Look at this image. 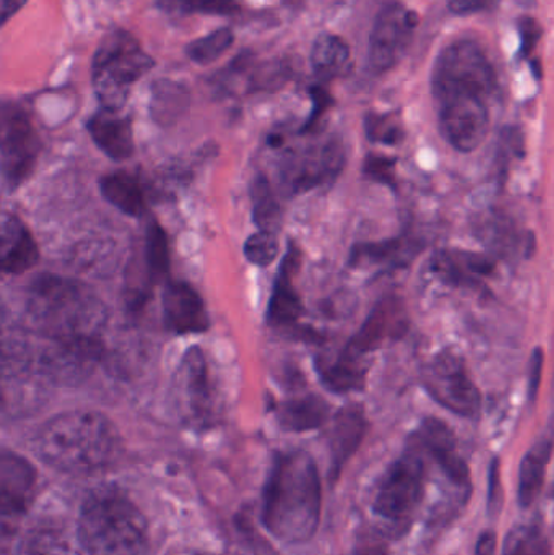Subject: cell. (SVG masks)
I'll list each match as a JSON object with an SVG mask.
<instances>
[{
	"instance_id": "43",
	"label": "cell",
	"mask_w": 554,
	"mask_h": 555,
	"mask_svg": "<svg viewBox=\"0 0 554 555\" xmlns=\"http://www.w3.org/2000/svg\"><path fill=\"white\" fill-rule=\"evenodd\" d=\"M519 31L520 42H523V44H520V55L527 57V55L536 49L540 38H542V28H540L537 20L526 16V18H520Z\"/></svg>"
},
{
	"instance_id": "40",
	"label": "cell",
	"mask_w": 554,
	"mask_h": 555,
	"mask_svg": "<svg viewBox=\"0 0 554 555\" xmlns=\"http://www.w3.org/2000/svg\"><path fill=\"white\" fill-rule=\"evenodd\" d=\"M397 159L392 156L370 153L364 159L363 172L370 181L396 188Z\"/></svg>"
},
{
	"instance_id": "18",
	"label": "cell",
	"mask_w": 554,
	"mask_h": 555,
	"mask_svg": "<svg viewBox=\"0 0 554 555\" xmlns=\"http://www.w3.org/2000/svg\"><path fill=\"white\" fill-rule=\"evenodd\" d=\"M368 424L363 406L358 403L345 404L335 413L328 434V450H331V481H337L345 465L357 453L366 437Z\"/></svg>"
},
{
	"instance_id": "16",
	"label": "cell",
	"mask_w": 554,
	"mask_h": 555,
	"mask_svg": "<svg viewBox=\"0 0 554 555\" xmlns=\"http://www.w3.org/2000/svg\"><path fill=\"white\" fill-rule=\"evenodd\" d=\"M299 267H301V250L293 241H289L288 250L276 273L269 306H267V323L273 328L296 325L305 313L301 297L295 287V276Z\"/></svg>"
},
{
	"instance_id": "38",
	"label": "cell",
	"mask_w": 554,
	"mask_h": 555,
	"mask_svg": "<svg viewBox=\"0 0 554 555\" xmlns=\"http://www.w3.org/2000/svg\"><path fill=\"white\" fill-rule=\"evenodd\" d=\"M146 262L153 280H162L169 273V244L165 231L152 223L146 233Z\"/></svg>"
},
{
	"instance_id": "21",
	"label": "cell",
	"mask_w": 554,
	"mask_h": 555,
	"mask_svg": "<svg viewBox=\"0 0 554 555\" xmlns=\"http://www.w3.org/2000/svg\"><path fill=\"white\" fill-rule=\"evenodd\" d=\"M38 257V247L25 224L12 215H0V272H26Z\"/></svg>"
},
{
	"instance_id": "8",
	"label": "cell",
	"mask_w": 554,
	"mask_h": 555,
	"mask_svg": "<svg viewBox=\"0 0 554 555\" xmlns=\"http://www.w3.org/2000/svg\"><path fill=\"white\" fill-rule=\"evenodd\" d=\"M423 387L436 403L458 416L477 417L480 413V390L458 349L446 348L435 356L423 371Z\"/></svg>"
},
{
	"instance_id": "35",
	"label": "cell",
	"mask_w": 554,
	"mask_h": 555,
	"mask_svg": "<svg viewBox=\"0 0 554 555\" xmlns=\"http://www.w3.org/2000/svg\"><path fill=\"white\" fill-rule=\"evenodd\" d=\"M364 130L368 140L379 145L397 146L405 139V129L396 114H368Z\"/></svg>"
},
{
	"instance_id": "4",
	"label": "cell",
	"mask_w": 554,
	"mask_h": 555,
	"mask_svg": "<svg viewBox=\"0 0 554 555\" xmlns=\"http://www.w3.org/2000/svg\"><path fill=\"white\" fill-rule=\"evenodd\" d=\"M77 531L88 555H143L149 547L145 517L116 488L96 489L88 495Z\"/></svg>"
},
{
	"instance_id": "3",
	"label": "cell",
	"mask_w": 554,
	"mask_h": 555,
	"mask_svg": "<svg viewBox=\"0 0 554 555\" xmlns=\"http://www.w3.org/2000/svg\"><path fill=\"white\" fill-rule=\"evenodd\" d=\"M33 449L39 459L68 475H91L119 459V430L103 414L68 411L49 420L36 434Z\"/></svg>"
},
{
	"instance_id": "19",
	"label": "cell",
	"mask_w": 554,
	"mask_h": 555,
	"mask_svg": "<svg viewBox=\"0 0 554 555\" xmlns=\"http://www.w3.org/2000/svg\"><path fill=\"white\" fill-rule=\"evenodd\" d=\"M166 323L179 335L207 332L210 326L207 307L201 294L188 283H169L163 294Z\"/></svg>"
},
{
	"instance_id": "41",
	"label": "cell",
	"mask_w": 554,
	"mask_h": 555,
	"mask_svg": "<svg viewBox=\"0 0 554 555\" xmlns=\"http://www.w3.org/2000/svg\"><path fill=\"white\" fill-rule=\"evenodd\" d=\"M312 111L311 116L302 126L301 133L314 132L318 130L319 124L324 119L325 114L334 106V98L324 90V88H311Z\"/></svg>"
},
{
	"instance_id": "27",
	"label": "cell",
	"mask_w": 554,
	"mask_h": 555,
	"mask_svg": "<svg viewBox=\"0 0 554 555\" xmlns=\"http://www.w3.org/2000/svg\"><path fill=\"white\" fill-rule=\"evenodd\" d=\"M101 194L117 210L129 217H140L145 211V194L142 185L127 172H114L101 179Z\"/></svg>"
},
{
	"instance_id": "30",
	"label": "cell",
	"mask_w": 554,
	"mask_h": 555,
	"mask_svg": "<svg viewBox=\"0 0 554 555\" xmlns=\"http://www.w3.org/2000/svg\"><path fill=\"white\" fill-rule=\"evenodd\" d=\"M250 197H253V220L256 227L262 231L279 233L282 210L266 176L259 175L254 179Z\"/></svg>"
},
{
	"instance_id": "29",
	"label": "cell",
	"mask_w": 554,
	"mask_h": 555,
	"mask_svg": "<svg viewBox=\"0 0 554 555\" xmlns=\"http://www.w3.org/2000/svg\"><path fill=\"white\" fill-rule=\"evenodd\" d=\"M311 64L322 78H335L347 70L350 64V48L340 36H318L311 51Z\"/></svg>"
},
{
	"instance_id": "26",
	"label": "cell",
	"mask_w": 554,
	"mask_h": 555,
	"mask_svg": "<svg viewBox=\"0 0 554 555\" xmlns=\"http://www.w3.org/2000/svg\"><path fill=\"white\" fill-rule=\"evenodd\" d=\"M552 440H540L524 456L519 473L520 507H532L533 502L539 499L545 481L546 468L552 459Z\"/></svg>"
},
{
	"instance_id": "44",
	"label": "cell",
	"mask_w": 554,
	"mask_h": 555,
	"mask_svg": "<svg viewBox=\"0 0 554 555\" xmlns=\"http://www.w3.org/2000/svg\"><path fill=\"white\" fill-rule=\"evenodd\" d=\"M543 361H545L543 349H533L532 358H530L529 362V387H527L529 401H536L537 395H539L540 385H542Z\"/></svg>"
},
{
	"instance_id": "11",
	"label": "cell",
	"mask_w": 554,
	"mask_h": 555,
	"mask_svg": "<svg viewBox=\"0 0 554 555\" xmlns=\"http://www.w3.org/2000/svg\"><path fill=\"white\" fill-rule=\"evenodd\" d=\"M420 16L415 10L390 0L374 20L370 39V64L376 72H387L405 54Z\"/></svg>"
},
{
	"instance_id": "7",
	"label": "cell",
	"mask_w": 554,
	"mask_h": 555,
	"mask_svg": "<svg viewBox=\"0 0 554 555\" xmlns=\"http://www.w3.org/2000/svg\"><path fill=\"white\" fill-rule=\"evenodd\" d=\"M426 466L423 453L412 446L384 476L373 512L387 525L386 533H407L425 498Z\"/></svg>"
},
{
	"instance_id": "48",
	"label": "cell",
	"mask_w": 554,
	"mask_h": 555,
	"mask_svg": "<svg viewBox=\"0 0 554 555\" xmlns=\"http://www.w3.org/2000/svg\"><path fill=\"white\" fill-rule=\"evenodd\" d=\"M498 538L493 531H485L477 541L475 555H497Z\"/></svg>"
},
{
	"instance_id": "33",
	"label": "cell",
	"mask_w": 554,
	"mask_h": 555,
	"mask_svg": "<svg viewBox=\"0 0 554 555\" xmlns=\"http://www.w3.org/2000/svg\"><path fill=\"white\" fill-rule=\"evenodd\" d=\"M182 369H184L188 390L191 393L189 397H191L192 403L197 408L205 406L208 398H210V387H208L207 362H205L201 349H189L184 362H182Z\"/></svg>"
},
{
	"instance_id": "28",
	"label": "cell",
	"mask_w": 554,
	"mask_h": 555,
	"mask_svg": "<svg viewBox=\"0 0 554 555\" xmlns=\"http://www.w3.org/2000/svg\"><path fill=\"white\" fill-rule=\"evenodd\" d=\"M478 234L484 237V243L490 247L493 253L501 254V256H514L519 254L520 250L526 253V257H529V253L533 250V237L529 236L526 240L517 234L516 228L506 218L501 217H488L487 220L478 227Z\"/></svg>"
},
{
	"instance_id": "6",
	"label": "cell",
	"mask_w": 554,
	"mask_h": 555,
	"mask_svg": "<svg viewBox=\"0 0 554 555\" xmlns=\"http://www.w3.org/2000/svg\"><path fill=\"white\" fill-rule=\"evenodd\" d=\"M498 87V75L487 52L471 39L449 44L436 59L433 70L435 101L472 96L488 101Z\"/></svg>"
},
{
	"instance_id": "31",
	"label": "cell",
	"mask_w": 554,
	"mask_h": 555,
	"mask_svg": "<svg viewBox=\"0 0 554 555\" xmlns=\"http://www.w3.org/2000/svg\"><path fill=\"white\" fill-rule=\"evenodd\" d=\"M188 101V90L176 81L158 80L152 85V113L156 120H169L178 116Z\"/></svg>"
},
{
	"instance_id": "12",
	"label": "cell",
	"mask_w": 554,
	"mask_h": 555,
	"mask_svg": "<svg viewBox=\"0 0 554 555\" xmlns=\"http://www.w3.org/2000/svg\"><path fill=\"white\" fill-rule=\"evenodd\" d=\"M438 124L446 142L461 153L480 149L490 130L487 101L455 96L438 101Z\"/></svg>"
},
{
	"instance_id": "34",
	"label": "cell",
	"mask_w": 554,
	"mask_h": 555,
	"mask_svg": "<svg viewBox=\"0 0 554 555\" xmlns=\"http://www.w3.org/2000/svg\"><path fill=\"white\" fill-rule=\"evenodd\" d=\"M503 555H552V547L539 527H517L507 534Z\"/></svg>"
},
{
	"instance_id": "9",
	"label": "cell",
	"mask_w": 554,
	"mask_h": 555,
	"mask_svg": "<svg viewBox=\"0 0 554 555\" xmlns=\"http://www.w3.org/2000/svg\"><path fill=\"white\" fill-rule=\"evenodd\" d=\"M39 150L41 142L26 109L16 103H0V168L12 188L29 178Z\"/></svg>"
},
{
	"instance_id": "45",
	"label": "cell",
	"mask_w": 554,
	"mask_h": 555,
	"mask_svg": "<svg viewBox=\"0 0 554 555\" xmlns=\"http://www.w3.org/2000/svg\"><path fill=\"white\" fill-rule=\"evenodd\" d=\"M23 351H26V346L23 345V343L16 341V339L10 335L9 330L5 328L2 319H0V364Z\"/></svg>"
},
{
	"instance_id": "1",
	"label": "cell",
	"mask_w": 554,
	"mask_h": 555,
	"mask_svg": "<svg viewBox=\"0 0 554 555\" xmlns=\"http://www.w3.org/2000/svg\"><path fill=\"white\" fill-rule=\"evenodd\" d=\"M321 511V476L312 456L279 453L263 491V527L283 543H306L318 531Z\"/></svg>"
},
{
	"instance_id": "15",
	"label": "cell",
	"mask_w": 554,
	"mask_h": 555,
	"mask_svg": "<svg viewBox=\"0 0 554 555\" xmlns=\"http://www.w3.org/2000/svg\"><path fill=\"white\" fill-rule=\"evenodd\" d=\"M38 475L28 460L0 449V517L16 518L28 511L36 494Z\"/></svg>"
},
{
	"instance_id": "14",
	"label": "cell",
	"mask_w": 554,
	"mask_h": 555,
	"mask_svg": "<svg viewBox=\"0 0 554 555\" xmlns=\"http://www.w3.org/2000/svg\"><path fill=\"white\" fill-rule=\"evenodd\" d=\"M409 328L405 306L396 296H387L376 304L345 348L355 356L366 358L370 352L383 348L386 341L402 338Z\"/></svg>"
},
{
	"instance_id": "24",
	"label": "cell",
	"mask_w": 554,
	"mask_h": 555,
	"mask_svg": "<svg viewBox=\"0 0 554 555\" xmlns=\"http://www.w3.org/2000/svg\"><path fill=\"white\" fill-rule=\"evenodd\" d=\"M315 372L322 385L332 393H350L366 384L368 367L363 358L355 356L347 348L342 349L335 359H315Z\"/></svg>"
},
{
	"instance_id": "20",
	"label": "cell",
	"mask_w": 554,
	"mask_h": 555,
	"mask_svg": "<svg viewBox=\"0 0 554 555\" xmlns=\"http://www.w3.org/2000/svg\"><path fill=\"white\" fill-rule=\"evenodd\" d=\"M422 241L412 236H399L381 243H360L348 257L351 269H397L405 267L422 253Z\"/></svg>"
},
{
	"instance_id": "17",
	"label": "cell",
	"mask_w": 554,
	"mask_h": 555,
	"mask_svg": "<svg viewBox=\"0 0 554 555\" xmlns=\"http://www.w3.org/2000/svg\"><path fill=\"white\" fill-rule=\"evenodd\" d=\"M431 272L448 286L478 289L497 272V262L485 254L442 249L431 259Z\"/></svg>"
},
{
	"instance_id": "5",
	"label": "cell",
	"mask_w": 554,
	"mask_h": 555,
	"mask_svg": "<svg viewBox=\"0 0 554 555\" xmlns=\"http://www.w3.org/2000/svg\"><path fill=\"white\" fill-rule=\"evenodd\" d=\"M155 61L126 29H111L103 36L91 62V81L101 109L119 113L133 85L145 77Z\"/></svg>"
},
{
	"instance_id": "2",
	"label": "cell",
	"mask_w": 554,
	"mask_h": 555,
	"mask_svg": "<svg viewBox=\"0 0 554 555\" xmlns=\"http://www.w3.org/2000/svg\"><path fill=\"white\" fill-rule=\"evenodd\" d=\"M28 326L46 343L100 341L107 322L103 300L77 281L36 278L26 294Z\"/></svg>"
},
{
	"instance_id": "39",
	"label": "cell",
	"mask_w": 554,
	"mask_h": 555,
	"mask_svg": "<svg viewBox=\"0 0 554 555\" xmlns=\"http://www.w3.org/2000/svg\"><path fill=\"white\" fill-rule=\"evenodd\" d=\"M289 78L288 65L283 62H266L259 65L250 77V88L256 91H269L282 88Z\"/></svg>"
},
{
	"instance_id": "23",
	"label": "cell",
	"mask_w": 554,
	"mask_h": 555,
	"mask_svg": "<svg viewBox=\"0 0 554 555\" xmlns=\"http://www.w3.org/2000/svg\"><path fill=\"white\" fill-rule=\"evenodd\" d=\"M98 149L111 159H127L133 153V130L129 117L113 111L101 109L87 124Z\"/></svg>"
},
{
	"instance_id": "49",
	"label": "cell",
	"mask_w": 554,
	"mask_h": 555,
	"mask_svg": "<svg viewBox=\"0 0 554 555\" xmlns=\"http://www.w3.org/2000/svg\"><path fill=\"white\" fill-rule=\"evenodd\" d=\"M28 0H0V28L26 5Z\"/></svg>"
},
{
	"instance_id": "46",
	"label": "cell",
	"mask_w": 554,
	"mask_h": 555,
	"mask_svg": "<svg viewBox=\"0 0 554 555\" xmlns=\"http://www.w3.org/2000/svg\"><path fill=\"white\" fill-rule=\"evenodd\" d=\"M498 0H449V9L455 15H472L491 9Z\"/></svg>"
},
{
	"instance_id": "13",
	"label": "cell",
	"mask_w": 554,
	"mask_h": 555,
	"mask_svg": "<svg viewBox=\"0 0 554 555\" xmlns=\"http://www.w3.org/2000/svg\"><path fill=\"white\" fill-rule=\"evenodd\" d=\"M412 446L438 463L446 478L455 488L468 491L471 488V472L458 449V439L451 427L445 421L426 417L422 426L413 434Z\"/></svg>"
},
{
	"instance_id": "10",
	"label": "cell",
	"mask_w": 554,
	"mask_h": 555,
	"mask_svg": "<svg viewBox=\"0 0 554 555\" xmlns=\"http://www.w3.org/2000/svg\"><path fill=\"white\" fill-rule=\"evenodd\" d=\"M347 155L342 139L331 137L305 152L289 153L283 166V179L289 194L299 195L331 184L344 171Z\"/></svg>"
},
{
	"instance_id": "37",
	"label": "cell",
	"mask_w": 554,
	"mask_h": 555,
	"mask_svg": "<svg viewBox=\"0 0 554 555\" xmlns=\"http://www.w3.org/2000/svg\"><path fill=\"white\" fill-rule=\"evenodd\" d=\"M159 9L182 15H233L237 12L236 0H159Z\"/></svg>"
},
{
	"instance_id": "25",
	"label": "cell",
	"mask_w": 554,
	"mask_h": 555,
	"mask_svg": "<svg viewBox=\"0 0 554 555\" xmlns=\"http://www.w3.org/2000/svg\"><path fill=\"white\" fill-rule=\"evenodd\" d=\"M280 427L286 433H308L327 423L331 406L315 393L289 398L273 408Z\"/></svg>"
},
{
	"instance_id": "32",
	"label": "cell",
	"mask_w": 554,
	"mask_h": 555,
	"mask_svg": "<svg viewBox=\"0 0 554 555\" xmlns=\"http://www.w3.org/2000/svg\"><path fill=\"white\" fill-rule=\"evenodd\" d=\"M234 42V33L230 28H220L204 38L195 39L185 46V54L198 65H208L218 61L224 52L230 51Z\"/></svg>"
},
{
	"instance_id": "36",
	"label": "cell",
	"mask_w": 554,
	"mask_h": 555,
	"mask_svg": "<svg viewBox=\"0 0 554 555\" xmlns=\"http://www.w3.org/2000/svg\"><path fill=\"white\" fill-rule=\"evenodd\" d=\"M244 256L253 266L266 269L280 256V241L275 233L259 230L250 234L244 243Z\"/></svg>"
},
{
	"instance_id": "47",
	"label": "cell",
	"mask_w": 554,
	"mask_h": 555,
	"mask_svg": "<svg viewBox=\"0 0 554 555\" xmlns=\"http://www.w3.org/2000/svg\"><path fill=\"white\" fill-rule=\"evenodd\" d=\"M387 546L379 533L361 534L357 555H386Z\"/></svg>"
},
{
	"instance_id": "42",
	"label": "cell",
	"mask_w": 554,
	"mask_h": 555,
	"mask_svg": "<svg viewBox=\"0 0 554 555\" xmlns=\"http://www.w3.org/2000/svg\"><path fill=\"white\" fill-rule=\"evenodd\" d=\"M503 505V485H501L500 459H493L490 465V482H488V515L497 518Z\"/></svg>"
},
{
	"instance_id": "22",
	"label": "cell",
	"mask_w": 554,
	"mask_h": 555,
	"mask_svg": "<svg viewBox=\"0 0 554 555\" xmlns=\"http://www.w3.org/2000/svg\"><path fill=\"white\" fill-rule=\"evenodd\" d=\"M18 555H88L77 528L55 521L36 525L20 541Z\"/></svg>"
}]
</instances>
